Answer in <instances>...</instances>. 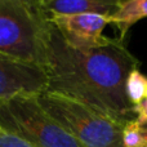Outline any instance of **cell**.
I'll return each mask as SVG.
<instances>
[{
  "label": "cell",
  "instance_id": "obj_9",
  "mask_svg": "<svg viewBox=\"0 0 147 147\" xmlns=\"http://www.w3.org/2000/svg\"><path fill=\"white\" fill-rule=\"evenodd\" d=\"M127 96L134 107L147 99V78L140 72V70H134L128 76Z\"/></svg>",
  "mask_w": 147,
  "mask_h": 147
},
{
  "label": "cell",
  "instance_id": "obj_3",
  "mask_svg": "<svg viewBox=\"0 0 147 147\" xmlns=\"http://www.w3.org/2000/svg\"><path fill=\"white\" fill-rule=\"evenodd\" d=\"M47 26L36 0H0L1 53L43 67Z\"/></svg>",
  "mask_w": 147,
  "mask_h": 147
},
{
  "label": "cell",
  "instance_id": "obj_7",
  "mask_svg": "<svg viewBox=\"0 0 147 147\" xmlns=\"http://www.w3.org/2000/svg\"><path fill=\"white\" fill-rule=\"evenodd\" d=\"M36 3L44 17L79 13L111 17L119 9L121 0H36Z\"/></svg>",
  "mask_w": 147,
  "mask_h": 147
},
{
  "label": "cell",
  "instance_id": "obj_4",
  "mask_svg": "<svg viewBox=\"0 0 147 147\" xmlns=\"http://www.w3.org/2000/svg\"><path fill=\"white\" fill-rule=\"evenodd\" d=\"M0 129L35 147H85L47 114L38 96L0 101Z\"/></svg>",
  "mask_w": 147,
  "mask_h": 147
},
{
  "label": "cell",
  "instance_id": "obj_15",
  "mask_svg": "<svg viewBox=\"0 0 147 147\" xmlns=\"http://www.w3.org/2000/svg\"><path fill=\"white\" fill-rule=\"evenodd\" d=\"M0 132H1V129H0Z\"/></svg>",
  "mask_w": 147,
  "mask_h": 147
},
{
  "label": "cell",
  "instance_id": "obj_6",
  "mask_svg": "<svg viewBox=\"0 0 147 147\" xmlns=\"http://www.w3.org/2000/svg\"><path fill=\"white\" fill-rule=\"evenodd\" d=\"M45 70L0 52V101L16 96H39L47 90Z\"/></svg>",
  "mask_w": 147,
  "mask_h": 147
},
{
  "label": "cell",
  "instance_id": "obj_8",
  "mask_svg": "<svg viewBox=\"0 0 147 147\" xmlns=\"http://www.w3.org/2000/svg\"><path fill=\"white\" fill-rule=\"evenodd\" d=\"M147 17V0H121L119 9L110 17V23L116 26L119 39H124L134 23Z\"/></svg>",
  "mask_w": 147,
  "mask_h": 147
},
{
  "label": "cell",
  "instance_id": "obj_10",
  "mask_svg": "<svg viewBox=\"0 0 147 147\" xmlns=\"http://www.w3.org/2000/svg\"><path fill=\"white\" fill-rule=\"evenodd\" d=\"M123 142H124V147H147L142 129L136 123V120L129 121L124 127Z\"/></svg>",
  "mask_w": 147,
  "mask_h": 147
},
{
  "label": "cell",
  "instance_id": "obj_13",
  "mask_svg": "<svg viewBox=\"0 0 147 147\" xmlns=\"http://www.w3.org/2000/svg\"><path fill=\"white\" fill-rule=\"evenodd\" d=\"M141 128V127H140ZM142 129V128H141ZM142 133H143V137H145V141H146V145H147V129H142Z\"/></svg>",
  "mask_w": 147,
  "mask_h": 147
},
{
  "label": "cell",
  "instance_id": "obj_11",
  "mask_svg": "<svg viewBox=\"0 0 147 147\" xmlns=\"http://www.w3.org/2000/svg\"><path fill=\"white\" fill-rule=\"evenodd\" d=\"M0 147H35L28 142L5 132H0Z\"/></svg>",
  "mask_w": 147,
  "mask_h": 147
},
{
  "label": "cell",
  "instance_id": "obj_12",
  "mask_svg": "<svg viewBox=\"0 0 147 147\" xmlns=\"http://www.w3.org/2000/svg\"><path fill=\"white\" fill-rule=\"evenodd\" d=\"M136 112V123L137 124H145L147 123V99L134 107Z\"/></svg>",
  "mask_w": 147,
  "mask_h": 147
},
{
  "label": "cell",
  "instance_id": "obj_1",
  "mask_svg": "<svg viewBox=\"0 0 147 147\" xmlns=\"http://www.w3.org/2000/svg\"><path fill=\"white\" fill-rule=\"evenodd\" d=\"M44 52L43 69L48 79L45 92L85 103L123 125L136 120L134 106L127 96V80L141 63L121 39L81 51L70 47L48 22Z\"/></svg>",
  "mask_w": 147,
  "mask_h": 147
},
{
  "label": "cell",
  "instance_id": "obj_2",
  "mask_svg": "<svg viewBox=\"0 0 147 147\" xmlns=\"http://www.w3.org/2000/svg\"><path fill=\"white\" fill-rule=\"evenodd\" d=\"M40 106L85 147H124L125 125L96 109L61 94H39Z\"/></svg>",
  "mask_w": 147,
  "mask_h": 147
},
{
  "label": "cell",
  "instance_id": "obj_14",
  "mask_svg": "<svg viewBox=\"0 0 147 147\" xmlns=\"http://www.w3.org/2000/svg\"><path fill=\"white\" fill-rule=\"evenodd\" d=\"M138 125H140L142 129H147V123H145V124H138Z\"/></svg>",
  "mask_w": 147,
  "mask_h": 147
},
{
  "label": "cell",
  "instance_id": "obj_5",
  "mask_svg": "<svg viewBox=\"0 0 147 147\" xmlns=\"http://www.w3.org/2000/svg\"><path fill=\"white\" fill-rule=\"evenodd\" d=\"M45 20L75 49H96L111 43L112 39L103 35V30L110 23V17L96 13L49 16Z\"/></svg>",
  "mask_w": 147,
  "mask_h": 147
}]
</instances>
